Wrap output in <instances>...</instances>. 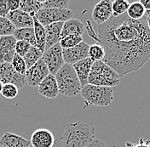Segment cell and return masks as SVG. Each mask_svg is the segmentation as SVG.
I'll list each match as a JSON object with an SVG mask.
<instances>
[{
	"instance_id": "8fae6325",
	"label": "cell",
	"mask_w": 150,
	"mask_h": 147,
	"mask_svg": "<svg viewBox=\"0 0 150 147\" xmlns=\"http://www.w3.org/2000/svg\"><path fill=\"white\" fill-rule=\"evenodd\" d=\"M112 17V1L102 0L95 5L92 10V19L98 26L106 23Z\"/></svg>"
},
{
	"instance_id": "60d3db41",
	"label": "cell",
	"mask_w": 150,
	"mask_h": 147,
	"mask_svg": "<svg viewBox=\"0 0 150 147\" xmlns=\"http://www.w3.org/2000/svg\"><path fill=\"white\" fill-rule=\"evenodd\" d=\"M0 147H5V146H1V145H0Z\"/></svg>"
},
{
	"instance_id": "cb8c5ba5",
	"label": "cell",
	"mask_w": 150,
	"mask_h": 147,
	"mask_svg": "<svg viewBox=\"0 0 150 147\" xmlns=\"http://www.w3.org/2000/svg\"><path fill=\"white\" fill-rule=\"evenodd\" d=\"M43 53L38 49L37 47L31 46L30 49L23 57V60L27 65V69H29L33 65H35L38 61L42 58Z\"/></svg>"
},
{
	"instance_id": "e575fe53",
	"label": "cell",
	"mask_w": 150,
	"mask_h": 147,
	"mask_svg": "<svg viewBox=\"0 0 150 147\" xmlns=\"http://www.w3.org/2000/svg\"><path fill=\"white\" fill-rule=\"evenodd\" d=\"M20 3H21V1H19V0H9L8 1V8H9V12L16 11L20 9Z\"/></svg>"
},
{
	"instance_id": "74e56055",
	"label": "cell",
	"mask_w": 150,
	"mask_h": 147,
	"mask_svg": "<svg viewBox=\"0 0 150 147\" xmlns=\"http://www.w3.org/2000/svg\"><path fill=\"white\" fill-rule=\"evenodd\" d=\"M146 22H147L148 27H149V29L150 31V18H147V17H146Z\"/></svg>"
},
{
	"instance_id": "7c38bea8",
	"label": "cell",
	"mask_w": 150,
	"mask_h": 147,
	"mask_svg": "<svg viewBox=\"0 0 150 147\" xmlns=\"http://www.w3.org/2000/svg\"><path fill=\"white\" fill-rule=\"evenodd\" d=\"M16 39L13 35L0 37V64L11 63L15 52V45Z\"/></svg>"
},
{
	"instance_id": "603a6c76",
	"label": "cell",
	"mask_w": 150,
	"mask_h": 147,
	"mask_svg": "<svg viewBox=\"0 0 150 147\" xmlns=\"http://www.w3.org/2000/svg\"><path fill=\"white\" fill-rule=\"evenodd\" d=\"M146 10L140 2H133L130 4V6L127 9L126 15L131 20H139L145 16Z\"/></svg>"
},
{
	"instance_id": "8992f818",
	"label": "cell",
	"mask_w": 150,
	"mask_h": 147,
	"mask_svg": "<svg viewBox=\"0 0 150 147\" xmlns=\"http://www.w3.org/2000/svg\"><path fill=\"white\" fill-rule=\"evenodd\" d=\"M73 16L74 12L68 9H42L35 15L36 19L43 27L56 22H65L70 19H73Z\"/></svg>"
},
{
	"instance_id": "2e32d148",
	"label": "cell",
	"mask_w": 150,
	"mask_h": 147,
	"mask_svg": "<svg viewBox=\"0 0 150 147\" xmlns=\"http://www.w3.org/2000/svg\"><path fill=\"white\" fill-rule=\"evenodd\" d=\"M64 22H56L45 27V50L59 44Z\"/></svg>"
},
{
	"instance_id": "5bb4252c",
	"label": "cell",
	"mask_w": 150,
	"mask_h": 147,
	"mask_svg": "<svg viewBox=\"0 0 150 147\" xmlns=\"http://www.w3.org/2000/svg\"><path fill=\"white\" fill-rule=\"evenodd\" d=\"M38 93L47 99L54 100L59 94L58 85L56 77L52 74H49L46 77L38 86Z\"/></svg>"
},
{
	"instance_id": "f546056e",
	"label": "cell",
	"mask_w": 150,
	"mask_h": 147,
	"mask_svg": "<svg viewBox=\"0 0 150 147\" xmlns=\"http://www.w3.org/2000/svg\"><path fill=\"white\" fill-rule=\"evenodd\" d=\"M11 65L16 72L21 74V75H25L27 70H28L23 58L16 54L15 55L12 61H11Z\"/></svg>"
},
{
	"instance_id": "d6a6232c",
	"label": "cell",
	"mask_w": 150,
	"mask_h": 147,
	"mask_svg": "<svg viewBox=\"0 0 150 147\" xmlns=\"http://www.w3.org/2000/svg\"><path fill=\"white\" fill-rule=\"evenodd\" d=\"M9 13L7 0H0V17L6 18Z\"/></svg>"
},
{
	"instance_id": "44dd1931",
	"label": "cell",
	"mask_w": 150,
	"mask_h": 147,
	"mask_svg": "<svg viewBox=\"0 0 150 147\" xmlns=\"http://www.w3.org/2000/svg\"><path fill=\"white\" fill-rule=\"evenodd\" d=\"M13 36L16 39V41H25L31 46L36 47V39L33 27L16 29Z\"/></svg>"
},
{
	"instance_id": "6da1fadb",
	"label": "cell",
	"mask_w": 150,
	"mask_h": 147,
	"mask_svg": "<svg viewBox=\"0 0 150 147\" xmlns=\"http://www.w3.org/2000/svg\"><path fill=\"white\" fill-rule=\"evenodd\" d=\"M94 39L105 51L103 62L120 77L137 72L150 59V31L146 17L139 20L126 14L112 17L98 27Z\"/></svg>"
},
{
	"instance_id": "e0dca14e",
	"label": "cell",
	"mask_w": 150,
	"mask_h": 147,
	"mask_svg": "<svg viewBox=\"0 0 150 147\" xmlns=\"http://www.w3.org/2000/svg\"><path fill=\"white\" fill-rule=\"evenodd\" d=\"M93 63V60H91L89 57H87L84 60L75 63L74 65H73V67L78 76V78L80 82L82 88L88 84V77H89Z\"/></svg>"
},
{
	"instance_id": "d4e9b609",
	"label": "cell",
	"mask_w": 150,
	"mask_h": 147,
	"mask_svg": "<svg viewBox=\"0 0 150 147\" xmlns=\"http://www.w3.org/2000/svg\"><path fill=\"white\" fill-rule=\"evenodd\" d=\"M130 3L126 0H114L112 2V17H119L126 14Z\"/></svg>"
},
{
	"instance_id": "4fadbf2b",
	"label": "cell",
	"mask_w": 150,
	"mask_h": 147,
	"mask_svg": "<svg viewBox=\"0 0 150 147\" xmlns=\"http://www.w3.org/2000/svg\"><path fill=\"white\" fill-rule=\"evenodd\" d=\"M56 139L54 134L46 129H38L31 136V146L33 147H53Z\"/></svg>"
},
{
	"instance_id": "7402d4cb",
	"label": "cell",
	"mask_w": 150,
	"mask_h": 147,
	"mask_svg": "<svg viewBox=\"0 0 150 147\" xmlns=\"http://www.w3.org/2000/svg\"><path fill=\"white\" fill-rule=\"evenodd\" d=\"M42 9H43V1L28 0V1H21L19 9L28 13L31 15H34Z\"/></svg>"
},
{
	"instance_id": "52a82bcc",
	"label": "cell",
	"mask_w": 150,
	"mask_h": 147,
	"mask_svg": "<svg viewBox=\"0 0 150 147\" xmlns=\"http://www.w3.org/2000/svg\"><path fill=\"white\" fill-rule=\"evenodd\" d=\"M42 60L48 67L50 73L56 75L57 72L65 64L62 55V49L59 44L46 49L42 55Z\"/></svg>"
},
{
	"instance_id": "ffe728a7",
	"label": "cell",
	"mask_w": 150,
	"mask_h": 147,
	"mask_svg": "<svg viewBox=\"0 0 150 147\" xmlns=\"http://www.w3.org/2000/svg\"><path fill=\"white\" fill-rule=\"evenodd\" d=\"M33 30H34V35L36 39V47L44 53L45 50V27H43L38 20L35 15H33Z\"/></svg>"
},
{
	"instance_id": "ab89813d",
	"label": "cell",
	"mask_w": 150,
	"mask_h": 147,
	"mask_svg": "<svg viewBox=\"0 0 150 147\" xmlns=\"http://www.w3.org/2000/svg\"><path fill=\"white\" fill-rule=\"evenodd\" d=\"M3 86H4V84L2 83V82L0 81V94H1V93H2V89H3Z\"/></svg>"
},
{
	"instance_id": "f35d334b",
	"label": "cell",
	"mask_w": 150,
	"mask_h": 147,
	"mask_svg": "<svg viewBox=\"0 0 150 147\" xmlns=\"http://www.w3.org/2000/svg\"><path fill=\"white\" fill-rule=\"evenodd\" d=\"M145 17L147 18H150V10L146 11V14H145Z\"/></svg>"
},
{
	"instance_id": "30bf717a",
	"label": "cell",
	"mask_w": 150,
	"mask_h": 147,
	"mask_svg": "<svg viewBox=\"0 0 150 147\" xmlns=\"http://www.w3.org/2000/svg\"><path fill=\"white\" fill-rule=\"evenodd\" d=\"M89 44L82 42L74 48L62 49V55L65 64L73 65L75 63L87 58L89 53Z\"/></svg>"
},
{
	"instance_id": "83f0119b",
	"label": "cell",
	"mask_w": 150,
	"mask_h": 147,
	"mask_svg": "<svg viewBox=\"0 0 150 147\" xmlns=\"http://www.w3.org/2000/svg\"><path fill=\"white\" fill-rule=\"evenodd\" d=\"M69 0H47L43 1V9H67Z\"/></svg>"
},
{
	"instance_id": "4316f807",
	"label": "cell",
	"mask_w": 150,
	"mask_h": 147,
	"mask_svg": "<svg viewBox=\"0 0 150 147\" xmlns=\"http://www.w3.org/2000/svg\"><path fill=\"white\" fill-rule=\"evenodd\" d=\"M105 56V51L102 45L98 44H95L91 45L89 48V53H88V57L92 60L94 62L95 61H101L103 60Z\"/></svg>"
},
{
	"instance_id": "d590c367",
	"label": "cell",
	"mask_w": 150,
	"mask_h": 147,
	"mask_svg": "<svg viewBox=\"0 0 150 147\" xmlns=\"http://www.w3.org/2000/svg\"><path fill=\"white\" fill-rule=\"evenodd\" d=\"M86 147H108L106 146V144L103 142L102 140H99V139H94L93 141L90 144V145H88Z\"/></svg>"
},
{
	"instance_id": "ba28073f",
	"label": "cell",
	"mask_w": 150,
	"mask_h": 147,
	"mask_svg": "<svg viewBox=\"0 0 150 147\" xmlns=\"http://www.w3.org/2000/svg\"><path fill=\"white\" fill-rule=\"evenodd\" d=\"M0 81L3 84H13L18 89L27 86L26 76L16 72L11 63L0 64Z\"/></svg>"
},
{
	"instance_id": "8d00e7d4",
	"label": "cell",
	"mask_w": 150,
	"mask_h": 147,
	"mask_svg": "<svg viewBox=\"0 0 150 147\" xmlns=\"http://www.w3.org/2000/svg\"><path fill=\"white\" fill-rule=\"evenodd\" d=\"M140 3L142 4L146 11L150 10V0H141Z\"/></svg>"
},
{
	"instance_id": "4dcf8cb0",
	"label": "cell",
	"mask_w": 150,
	"mask_h": 147,
	"mask_svg": "<svg viewBox=\"0 0 150 147\" xmlns=\"http://www.w3.org/2000/svg\"><path fill=\"white\" fill-rule=\"evenodd\" d=\"M18 92L19 89L16 86L13 84H4L1 94L5 99L12 100L18 95Z\"/></svg>"
},
{
	"instance_id": "836d02e7",
	"label": "cell",
	"mask_w": 150,
	"mask_h": 147,
	"mask_svg": "<svg viewBox=\"0 0 150 147\" xmlns=\"http://www.w3.org/2000/svg\"><path fill=\"white\" fill-rule=\"evenodd\" d=\"M125 146L126 147H150V141H147V140L141 139L138 144L137 145H132L130 142H126Z\"/></svg>"
},
{
	"instance_id": "f1b7e54d",
	"label": "cell",
	"mask_w": 150,
	"mask_h": 147,
	"mask_svg": "<svg viewBox=\"0 0 150 147\" xmlns=\"http://www.w3.org/2000/svg\"><path fill=\"white\" fill-rule=\"evenodd\" d=\"M16 27L7 18L0 17V37L13 35Z\"/></svg>"
},
{
	"instance_id": "7a4b0ae2",
	"label": "cell",
	"mask_w": 150,
	"mask_h": 147,
	"mask_svg": "<svg viewBox=\"0 0 150 147\" xmlns=\"http://www.w3.org/2000/svg\"><path fill=\"white\" fill-rule=\"evenodd\" d=\"M95 139V129L83 122L69 123L61 138L62 147H86Z\"/></svg>"
},
{
	"instance_id": "9c48e42d",
	"label": "cell",
	"mask_w": 150,
	"mask_h": 147,
	"mask_svg": "<svg viewBox=\"0 0 150 147\" xmlns=\"http://www.w3.org/2000/svg\"><path fill=\"white\" fill-rule=\"evenodd\" d=\"M50 74L48 67L42 58L35 65L27 70L25 76L27 85L31 87H38L47 76Z\"/></svg>"
},
{
	"instance_id": "1f68e13d",
	"label": "cell",
	"mask_w": 150,
	"mask_h": 147,
	"mask_svg": "<svg viewBox=\"0 0 150 147\" xmlns=\"http://www.w3.org/2000/svg\"><path fill=\"white\" fill-rule=\"evenodd\" d=\"M31 45L25 41H16L15 45V52L21 57H24L30 49Z\"/></svg>"
},
{
	"instance_id": "484cf974",
	"label": "cell",
	"mask_w": 150,
	"mask_h": 147,
	"mask_svg": "<svg viewBox=\"0 0 150 147\" xmlns=\"http://www.w3.org/2000/svg\"><path fill=\"white\" fill-rule=\"evenodd\" d=\"M82 42H83V37L81 36L70 35V36H66V37H62L60 42H59V44L62 49H64L74 48Z\"/></svg>"
},
{
	"instance_id": "9a60e30c",
	"label": "cell",
	"mask_w": 150,
	"mask_h": 147,
	"mask_svg": "<svg viewBox=\"0 0 150 147\" xmlns=\"http://www.w3.org/2000/svg\"><path fill=\"white\" fill-rule=\"evenodd\" d=\"M6 18L13 24L16 29L33 27V15L21 9L9 12Z\"/></svg>"
},
{
	"instance_id": "d6986e66",
	"label": "cell",
	"mask_w": 150,
	"mask_h": 147,
	"mask_svg": "<svg viewBox=\"0 0 150 147\" xmlns=\"http://www.w3.org/2000/svg\"><path fill=\"white\" fill-rule=\"evenodd\" d=\"M84 24L77 19H70L63 23V27L62 30L61 38L66 36L75 35L81 36L84 34Z\"/></svg>"
},
{
	"instance_id": "3957f363",
	"label": "cell",
	"mask_w": 150,
	"mask_h": 147,
	"mask_svg": "<svg viewBox=\"0 0 150 147\" xmlns=\"http://www.w3.org/2000/svg\"><path fill=\"white\" fill-rule=\"evenodd\" d=\"M120 83V76L103 60L95 61L88 77V84L113 88Z\"/></svg>"
},
{
	"instance_id": "ac0fdd59",
	"label": "cell",
	"mask_w": 150,
	"mask_h": 147,
	"mask_svg": "<svg viewBox=\"0 0 150 147\" xmlns=\"http://www.w3.org/2000/svg\"><path fill=\"white\" fill-rule=\"evenodd\" d=\"M0 145L5 147H31L29 140L9 132H6L2 135Z\"/></svg>"
},
{
	"instance_id": "5b68a950",
	"label": "cell",
	"mask_w": 150,
	"mask_h": 147,
	"mask_svg": "<svg viewBox=\"0 0 150 147\" xmlns=\"http://www.w3.org/2000/svg\"><path fill=\"white\" fill-rule=\"evenodd\" d=\"M81 96L87 106H108L113 101V90L110 87H102L91 84L84 86L80 91Z\"/></svg>"
},
{
	"instance_id": "277c9868",
	"label": "cell",
	"mask_w": 150,
	"mask_h": 147,
	"mask_svg": "<svg viewBox=\"0 0 150 147\" xmlns=\"http://www.w3.org/2000/svg\"><path fill=\"white\" fill-rule=\"evenodd\" d=\"M55 77L59 94L67 97H74L81 91L82 86L72 65H63Z\"/></svg>"
}]
</instances>
